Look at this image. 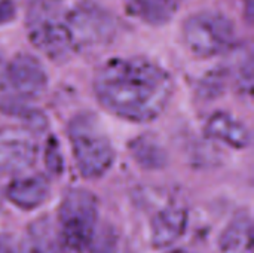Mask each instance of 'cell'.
Here are the masks:
<instances>
[{
    "instance_id": "6da1fadb",
    "label": "cell",
    "mask_w": 254,
    "mask_h": 253,
    "mask_svg": "<svg viewBox=\"0 0 254 253\" xmlns=\"http://www.w3.org/2000/svg\"><path fill=\"white\" fill-rule=\"evenodd\" d=\"M174 81L168 70L141 57H116L94 76V94L112 115L129 122H150L168 106Z\"/></svg>"
},
{
    "instance_id": "7a4b0ae2",
    "label": "cell",
    "mask_w": 254,
    "mask_h": 253,
    "mask_svg": "<svg viewBox=\"0 0 254 253\" xmlns=\"http://www.w3.org/2000/svg\"><path fill=\"white\" fill-rule=\"evenodd\" d=\"M70 148L80 174L97 179L106 174L115 161V149L95 115L77 113L67 127Z\"/></svg>"
},
{
    "instance_id": "3957f363",
    "label": "cell",
    "mask_w": 254,
    "mask_h": 253,
    "mask_svg": "<svg viewBox=\"0 0 254 253\" xmlns=\"http://www.w3.org/2000/svg\"><path fill=\"white\" fill-rule=\"evenodd\" d=\"M182 33L185 45L198 58L222 57L238 46L234 21L216 10H202L188 16Z\"/></svg>"
},
{
    "instance_id": "277c9868",
    "label": "cell",
    "mask_w": 254,
    "mask_h": 253,
    "mask_svg": "<svg viewBox=\"0 0 254 253\" xmlns=\"http://www.w3.org/2000/svg\"><path fill=\"white\" fill-rule=\"evenodd\" d=\"M98 203L92 192L83 188L68 189L58 210V236L63 251L83 253L97 227Z\"/></svg>"
},
{
    "instance_id": "5b68a950",
    "label": "cell",
    "mask_w": 254,
    "mask_h": 253,
    "mask_svg": "<svg viewBox=\"0 0 254 253\" xmlns=\"http://www.w3.org/2000/svg\"><path fill=\"white\" fill-rule=\"evenodd\" d=\"M74 51L92 49L110 43L118 33V19L106 7L91 0H82L64 15Z\"/></svg>"
},
{
    "instance_id": "8992f818",
    "label": "cell",
    "mask_w": 254,
    "mask_h": 253,
    "mask_svg": "<svg viewBox=\"0 0 254 253\" xmlns=\"http://www.w3.org/2000/svg\"><path fill=\"white\" fill-rule=\"evenodd\" d=\"M27 31L31 43L54 61H65L74 52L64 18L52 1L34 0L27 16Z\"/></svg>"
},
{
    "instance_id": "52a82bcc",
    "label": "cell",
    "mask_w": 254,
    "mask_h": 253,
    "mask_svg": "<svg viewBox=\"0 0 254 253\" xmlns=\"http://www.w3.org/2000/svg\"><path fill=\"white\" fill-rule=\"evenodd\" d=\"M3 86L9 89V97L31 103L46 89L48 75L34 55L18 54L6 63Z\"/></svg>"
},
{
    "instance_id": "ba28073f",
    "label": "cell",
    "mask_w": 254,
    "mask_h": 253,
    "mask_svg": "<svg viewBox=\"0 0 254 253\" xmlns=\"http://www.w3.org/2000/svg\"><path fill=\"white\" fill-rule=\"evenodd\" d=\"M37 145L27 128H0V173H19L31 167Z\"/></svg>"
},
{
    "instance_id": "9c48e42d",
    "label": "cell",
    "mask_w": 254,
    "mask_h": 253,
    "mask_svg": "<svg viewBox=\"0 0 254 253\" xmlns=\"http://www.w3.org/2000/svg\"><path fill=\"white\" fill-rule=\"evenodd\" d=\"M205 134L208 139L235 149H244L252 143V134L247 125L228 112H214L207 119Z\"/></svg>"
},
{
    "instance_id": "30bf717a",
    "label": "cell",
    "mask_w": 254,
    "mask_h": 253,
    "mask_svg": "<svg viewBox=\"0 0 254 253\" xmlns=\"http://www.w3.org/2000/svg\"><path fill=\"white\" fill-rule=\"evenodd\" d=\"M188 212L179 206L162 209L152 222V242L156 248L176 243L186 230Z\"/></svg>"
},
{
    "instance_id": "8fae6325",
    "label": "cell",
    "mask_w": 254,
    "mask_h": 253,
    "mask_svg": "<svg viewBox=\"0 0 254 253\" xmlns=\"http://www.w3.org/2000/svg\"><path fill=\"white\" fill-rule=\"evenodd\" d=\"M49 194V182L43 176H28L13 180L7 189L6 197L15 206L31 210L39 207Z\"/></svg>"
},
{
    "instance_id": "7c38bea8",
    "label": "cell",
    "mask_w": 254,
    "mask_h": 253,
    "mask_svg": "<svg viewBox=\"0 0 254 253\" xmlns=\"http://www.w3.org/2000/svg\"><path fill=\"white\" fill-rule=\"evenodd\" d=\"M183 0H127L129 12L152 25L168 22L180 9Z\"/></svg>"
},
{
    "instance_id": "4fadbf2b",
    "label": "cell",
    "mask_w": 254,
    "mask_h": 253,
    "mask_svg": "<svg viewBox=\"0 0 254 253\" xmlns=\"http://www.w3.org/2000/svg\"><path fill=\"white\" fill-rule=\"evenodd\" d=\"M222 253H253V222L249 215L237 216L220 237Z\"/></svg>"
},
{
    "instance_id": "5bb4252c",
    "label": "cell",
    "mask_w": 254,
    "mask_h": 253,
    "mask_svg": "<svg viewBox=\"0 0 254 253\" xmlns=\"http://www.w3.org/2000/svg\"><path fill=\"white\" fill-rule=\"evenodd\" d=\"M57 225L49 218H40L28 227L27 253H61Z\"/></svg>"
},
{
    "instance_id": "9a60e30c",
    "label": "cell",
    "mask_w": 254,
    "mask_h": 253,
    "mask_svg": "<svg viewBox=\"0 0 254 253\" xmlns=\"http://www.w3.org/2000/svg\"><path fill=\"white\" fill-rule=\"evenodd\" d=\"M129 151L135 163L146 170H159L167 164V152L155 136L143 134L132 139Z\"/></svg>"
},
{
    "instance_id": "2e32d148",
    "label": "cell",
    "mask_w": 254,
    "mask_h": 253,
    "mask_svg": "<svg viewBox=\"0 0 254 253\" xmlns=\"http://www.w3.org/2000/svg\"><path fill=\"white\" fill-rule=\"evenodd\" d=\"M88 249L89 253H118V234L115 228L110 225L95 228Z\"/></svg>"
},
{
    "instance_id": "e0dca14e",
    "label": "cell",
    "mask_w": 254,
    "mask_h": 253,
    "mask_svg": "<svg viewBox=\"0 0 254 253\" xmlns=\"http://www.w3.org/2000/svg\"><path fill=\"white\" fill-rule=\"evenodd\" d=\"M226 85V72L222 69H216L213 72H208L205 78L199 84V95L204 100H214L217 98Z\"/></svg>"
},
{
    "instance_id": "ac0fdd59",
    "label": "cell",
    "mask_w": 254,
    "mask_h": 253,
    "mask_svg": "<svg viewBox=\"0 0 254 253\" xmlns=\"http://www.w3.org/2000/svg\"><path fill=\"white\" fill-rule=\"evenodd\" d=\"M45 164H46V169L52 174H60L63 171L64 160H63V154H61L60 145L55 140V137H51L48 140V143H46V149H45Z\"/></svg>"
},
{
    "instance_id": "d6986e66",
    "label": "cell",
    "mask_w": 254,
    "mask_h": 253,
    "mask_svg": "<svg viewBox=\"0 0 254 253\" xmlns=\"http://www.w3.org/2000/svg\"><path fill=\"white\" fill-rule=\"evenodd\" d=\"M16 15V6L12 0H0V25L10 22Z\"/></svg>"
},
{
    "instance_id": "ffe728a7",
    "label": "cell",
    "mask_w": 254,
    "mask_h": 253,
    "mask_svg": "<svg viewBox=\"0 0 254 253\" xmlns=\"http://www.w3.org/2000/svg\"><path fill=\"white\" fill-rule=\"evenodd\" d=\"M0 253H25L22 246L12 237L1 234L0 236Z\"/></svg>"
},
{
    "instance_id": "44dd1931",
    "label": "cell",
    "mask_w": 254,
    "mask_h": 253,
    "mask_svg": "<svg viewBox=\"0 0 254 253\" xmlns=\"http://www.w3.org/2000/svg\"><path fill=\"white\" fill-rule=\"evenodd\" d=\"M243 4H244V10H246L247 18L252 19V15H253V0H243Z\"/></svg>"
},
{
    "instance_id": "7402d4cb",
    "label": "cell",
    "mask_w": 254,
    "mask_h": 253,
    "mask_svg": "<svg viewBox=\"0 0 254 253\" xmlns=\"http://www.w3.org/2000/svg\"><path fill=\"white\" fill-rule=\"evenodd\" d=\"M4 67H6V61L3 60V57L0 55V86L3 85V78H4Z\"/></svg>"
},
{
    "instance_id": "603a6c76",
    "label": "cell",
    "mask_w": 254,
    "mask_h": 253,
    "mask_svg": "<svg viewBox=\"0 0 254 253\" xmlns=\"http://www.w3.org/2000/svg\"><path fill=\"white\" fill-rule=\"evenodd\" d=\"M170 253H188V252H185V251H173V252H170Z\"/></svg>"
}]
</instances>
